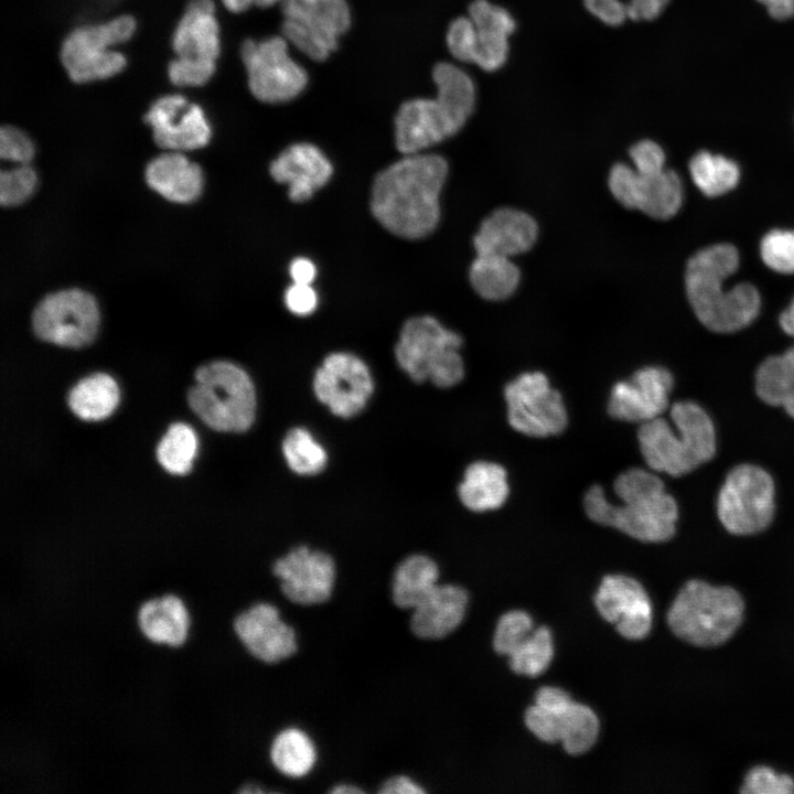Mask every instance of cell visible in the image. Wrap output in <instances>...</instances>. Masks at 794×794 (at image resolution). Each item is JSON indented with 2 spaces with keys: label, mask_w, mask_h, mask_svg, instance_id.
<instances>
[{
  "label": "cell",
  "mask_w": 794,
  "mask_h": 794,
  "mask_svg": "<svg viewBox=\"0 0 794 794\" xmlns=\"http://www.w3.org/2000/svg\"><path fill=\"white\" fill-rule=\"evenodd\" d=\"M447 47L454 60L463 63H473L478 34L469 15L458 17L451 21L446 34Z\"/></svg>",
  "instance_id": "obj_44"
},
{
  "label": "cell",
  "mask_w": 794,
  "mask_h": 794,
  "mask_svg": "<svg viewBox=\"0 0 794 794\" xmlns=\"http://www.w3.org/2000/svg\"><path fill=\"white\" fill-rule=\"evenodd\" d=\"M637 208L650 217L668 219L680 208L683 185L677 173L669 169L641 175Z\"/></svg>",
  "instance_id": "obj_34"
},
{
  "label": "cell",
  "mask_w": 794,
  "mask_h": 794,
  "mask_svg": "<svg viewBox=\"0 0 794 794\" xmlns=\"http://www.w3.org/2000/svg\"><path fill=\"white\" fill-rule=\"evenodd\" d=\"M272 572L285 597L301 605L328 601L336 576L334 559L329 554L304 545L276 559Z\"/></svg>",
  "instance_id": "obj_17"
},
{
  "label": "cell",
  "mask_w": 794,
  "mask_h": 794,
  "mask_svg": "<svg viewBox=\"0 0 794 794\" xmlns=\"http://www.w3.org/2000/svg\"><path fill=\"white\" fill-rule=\"evenodd\" d=\"M394 125L395 143L403 154L423 152L463 128L437 97L403 103Z\"/></svg>",
  "instance_id": "obj_19"
},
{
  "label": "cell",
  "mask_w": 794,
  "mask_h": 794,
  "mask_svg": "<svg viewBox=\"0 0 794 794\" xmlns=\"http://www.w3.org/2000/svg\"><path fill=\"white\" fill-rule=\"evenodd\" d=\"M534 631L533 620L524 611L513 610L503 614L494 633V648L497 653L509 655Z\"/></svg>",
  "instance_id": "obj_42"
},
{
  "label": "cell",
  "mask_w": 794,
  "mask_h": 794,
  "mask_svg": "<svg viewBox=\"0 0 794 794\" xmlns=\"http://www.w3.org/2000/svg\"><path fill=\"white\" fill-rule=\"evenodd\" d=\"M137 620L143 635L154 643L180 646L187 636V610L183 601L173 594L143 602Z\"/></svg>",
  "instance_id": "obj_28"
},
{
  "label": "cell",
  "mask_w": 794,
  "mask_h": 794,
  "mask_svg": "<svg viewBox=\"0 0 794 794\" xmlns=\"http://www.w3.org/2000/svg\"><path fill=\"white\" fill-rule=\"evenodd\" d=\"M375 382L368 365L350 352L328 354L312 377V391L318 401L335 417L350 419L368 405Z\"/></svg>",
  "instance_id": "obj_14"
},
{
  "label": "cell",
  "mask_w": 794,
  "mask_h": 794,
  "mask_svg": "<svg viewBox=\"0 0 794 794\" xmlns=\"http://www.w3.org/2000/svg\"><path fill=\"white\" fill-rule=\"evenodd\" d=\"M673 376L664 367L646 366L614 384L608 411L622 421L644 423L661 417L669 404Z\"/></svg>",
  "instance_id": "obj_18"
},
{
  "label": "cell",
  "mask_w": 794,
  "mask_h": 794,
  "mask_svg": "<svg viewBox=\"0 0 794 794\" xmlns=\"http://www.w3.org/2000/svg\"><path fill=\"white\" fill-rule=\"evenodd\" d=\"M35 155V146L22 129L3 125L0 129V157L18 164H30Z\"/></svg>",
  "instance_id": "obj_47"
},
{
  "label": "cell",
  "mask_w": 794,
  "mask_h": 794,
  "mask_svg": "<svg viewBox=\"0 0 794 794\" xmlns=\"http://www.w3.org/2000/svg\"><path fill=\"white\" fill-rule=\"evenodd\" d=\"M383 794H418L425 790L406 775H396L387 779L379 787Z\"/></svg>",
  "instance_id": "obj_53"
},
{
  "label": "cell",
  "mask_w": 794,
  "mask_h": 794,
  "mask_svg": "<svg viewBox=\"0 0 794 794\" xmlns=\"http://www.w3.org/2000/svg\"><path fill=\"white\" fill-rule=\"evenodd\" d=\"M584 8L598 20L610 26H619L629 19L626 3L621 0H582Z\"/></svg>",
  "instance_id": "obj_51"
},
{
  "label": "cell",
  "mask_w": 794,
  "mask_h": 794,
  "mask_svg": "<svg viewBox=\"0 0 794 794\" xmlns=\"http://www.w3.org/2000/svg\"><path fill=\"white\" fill-rule=\"evenodd\" d=\"M234 631L247 651L265 663L281 662L298 650L294 630L270 603L254 604L238 614Z\"/></svg>",
  "instance_id": "obj_21"
},
{
  "label": "cell",
  "mask_w": 794,
  "mask_h": 794,
  "mask_svg": "<svg viewBox=\"0 0 794 794\" xmlns=\"http://www.w3.org/2000/svg\"><path fill=\"white\" fill-rule=\"evenodd\" d=\"M136 30V19L129 14L73 29L64 37L60 51L61 63L69 79L88 84L121 73L127 58L116 47L128 42Z\"/></svg>",
  "instance_id": "obj_8"
},
{
  "label": "cell",
  "mask_w": 794,
  "mask_h": 794,
  "mask_svg": "<svg viewBox=\"0 0 794 794\" xmlns=\"http://www.w3.org/2000/svg\"><path fill=\"white\" fill-rule=\"evenodd\" d=\"M738 266V250L730 244L706 247L688 260L685 275L688 301L698 320L711 331H738L759 313L760 294L751 283L722 287Z\"/></svg>",
  "instance_id": "obj_3"
},
{
  "label": "cell",
  "mask_w": 794,
  "mask_h": 794,
  "mask_svg": "<svg viewBox=\"0 0 794 794\" xmlns=\"http://www.w3.org/2000/svg\"><path fill=\"white\" fill-rule=\"evenodd\" d=\"M289 272L293 282L311 285L316 276V267L309 258L298 257L291 261Z\"/></svg>",
  "instance_id": "obj_54"
},
{
  "label": "cell",
  "mask_w": 794,
  "mask_h": 794,
  "mask_svg": "<svg viewBox=\"0 0 794 794\" xmlns=\"http://www.w3.org/2000/svg\"><path fill=\"white\" fill-rule=\"evenodd\" d=\"M608 184L611 194L621 205L631 210L637 208L641 176L633 167L615 163L609 172Z\"/></svg>",
  "instance_id": "obj_46"
},
{
  "label": "cell",
  "mask_w": 794,
  "mask_h": 794,
  "mask_svg": "<svg viewBox=\"0 0 794 794\" xmlns=\"http://www.w3.org/2000/svg\"><path fill=\"white\" fill-rule=\"evenodd\" d=\"M147 185L165 200L189 204L204 189L202 168L181 151H165L150 160L144 169Z\"/></svg>",
  "instance_id": "obj_25"
},
{
  "label": "cell",
  "mask_w": 794,
  "mask_h": 794,
  "mask_svg": "<svg viewBox=\"0 0 794 794\" xmlns=\"http://www.w3.org/2000/svg\"><path fill=\"white\" fill-rule=\"evenodd\" d=\"M318 302V293L311 285L293 282L285 292V304L296 315L311 314Z\"/></svg>",
  "instance_id": "obj_50"
},
{
  "label": "cell",
  "mask_w": 794,
  "mask_h": 794,
  "mask_svg": "<svg viewBox=\"0 0 794 794\" xmlns=\"http://www.w3.org/2000/svg\"><path fill=\"white\" fill-rule=\"evenodd\" d=\"M438 565L427 555L415 554L401 560L393 576L391 597L401 609L417 607L438 584Z\"/></svg>",
  "instance_id": "obj_30"
},
{
  "label": "cell",
  "mask_w": 794,
  "mask_h": 794,
  "mask_svg": "<svg viewBox=\"0 0 794 794\" xmlns=\"http://www.w3.org/2000/svg\"><path fill=\"white\" fill-rule=\"evenodd\" d=\"M37 174L30 164H18L0 173V203L14 207L25 203L35 192Z\"/></svg>",
  "instance_id": "obj_41"
},
{
  "label": "cell",
  "mask_w": 794,
  "mask_h": 794,
  "mask_svg": "<svg viewBox=\"0 0 794 794\" xmlns=\"http://www.w3.org/2000/svg\"><path fill=\"white\" fill-rule=\"evenodd\" d=\"M216 72V65L174 57L168 64V77L176 87H200Z\"/></svg>",
  "instance_id": "obj_48"
},
{
  "label": "cell",
  "mask_w": 794,
  "mask_h": 794,
  "mask_svg": "<svg viewBox=\"0 0 794 794\" xmlns=\"http://www.w3.org/2000/svg\"><path fill=\"white\" fill-rule=\"evenodd\" d=\"M432 79L437 88L436 97L464 127L476 105L473 78L454 63L439 62L432 68Z\"/></svg>",
  "instance_id": "obj_31"
},
{
  "label": "cell",
  "mask_w": 794,
  "mask_h": 794,
  "mask_svg": "<svg viewBox=\"0 0 794 794\" xmlns=\"http://www.w3.org/2000/svg\"><path fill=\"white\" fill-rule=\"evenodd\" d=\"M717 514L733 535H751L766 528L774 515V483L770 474L751 464L732 469L719 491Z\"/></svg>",
  "instance_id": "obj_12"
},
{
  "label": "cell",
  "mask_w": 794,
  "mask_h": 794,
  "mask_svg": "<svg viewBox=\"0 0 794 794\" xmlns=\"http://www.w3.org/2000/svg\"><path fill=\"white\" fill-rule=\"evenodd\" d=\"M196 447V436L190 426L172 423L158 444L157 458L168 472L185 474L192 466Z\"/></svg>",
  "instance_id": "obj_39"
},
{
  "label": "cell",
  "mask_w": 794,
  "mask_h": 794,
  "mask_svg": "<svg viewBox=\"0 0 794 794\" xmlns=\"http://www.w3.org/2000/svg\"><path fill=\"white\" fill-rule=\"evenodd\" d=\"M171 46L175 57L216 65L221 55V29L214 0H190L180 17Z\"/></svg>",
  "instance_id": "obj_23"
},
{
  "label": "cell",
  "mask_w": 794,
  "mask_h": 794,
  "mask_svg": "<svg viewBox=\"0 0 794 794\" xmlns=\"http://www.w3.org/2000/svg\"><path fill=\"white\" fill-rule=\"evenodd\" d=\"M613 490L621 501L619 505L607 500L602 486L588 490L583 507L591 521L644 543H662L674 536L677 504L655 473L629 469L615 479Z\"/></svg>",
  "instance_id": "obj_2"
},
{
  "label": "cell",
  "mask_w": 794,
  "mask_h": 794,
  "mask_svg": "<svg viewBox=\"0 0 794 794\" xmlns=\"http://www.w3.org/2000/svg\"><path fill=\"white\" fill-rule=\"evenodd\" d=\"M755 390L764 403L782 407L794 418V346L763 361L755 374Z\"/></svg>",
  "instance_id": "obj_32"
},
{
  "label": "cell",
  "mask_w": 794,
  "mask_h": 794,
  "mask_svg": "<svg viewBox=\"0 0 794 794\" xmlns=\"http://www.w3.org/2000/svg\"><path fill=\"white\" fill-rule=\"evenodd\" d=\"M273 765L285 775L301 777L308 774L316 760V751L309 736L300 729L280 731L270 748Z\"/></svg>",
  "instance_id": "obj_36"
},
{
  "label": "cell",
  "mask_w": 794,
  "mask_h": 794,
  "mask_svg": "<svg viewBox=\"0 0 794 794\" xmlns=\"http://www.w3.org/2000/svg\"><path fill=\"white\" fill-rule=\"evenodd\" d=\"M509 494L507 473L494 462L475 461L466 466L458 486L461 503L470 511L483 513L500 508Z\"/></svg>",
  "instance_id": "obj_27"
},
{
  "label": "cell",
  "mask_w": 794,
  "mask_h": 794,
  "mask_svg": "<svg viewBox=\"0 0 794 794\" xmlns=\"http://www.w3.org/2000/svg\"><path fill=\"white\" fill-rule=\"evenodd\" d=\"M281 452L287 466L297 475L314 476L328 464V451L305 427L289 429L281 441Z\"/></svg>",
  "instance_id": "obj_35"
},
{
  "label": "cell",
  "mask_w": 794,
  "mask_h": 794,
  "mask_svg": "<svg viewBox=\"0 0 794 794\" xmlns=\"http://www.w3.org/2000/svg\"><path fill=\"white\" fill-rule=\"evenodd\" d=\"M669 0H630L626 3L627 17L633 21H651L656 19L668 4Z\"/></svg>",
  "instance_id": "obj_52"
},
{
  "label": "cell",
  "mask_w": 794,
  "mask_h": 794,
  "mask_svg": "<svg viewBox=\"0 0 794 794\" xmlns=\"http://www.w3.org/2000/svg\"><path fill=\"white\" fill-rule=\"evenodd\" d=\"M740 792L750 794H790L794 792V781L786 774L776 773L772 768L759 765L748 772Z\"/></svg>",
  "instance_id": "obj_45"
},
{
  "label": "cell",
  "mask_w": 794,
  "mask_h": 794,
  "mask_svg": "<svg viewBox=\"0 0 794 794\" xmlns=\"http://www.w3.org/2000/svg\"><path fill=\"white\" fill-rule=\"evenodd\" d=\"M633 168L641 175H651L665 169V153L653 140H640L629 150Z\"/></svg>",
  "instance_id": "obj_49"
},
{
  "label": "cell",
  "mask_w": 794,
  "mask_h": 794,
  "mask_svg": "<svg viewBox=\"0 0 794 794\" xmlns=\"http://www.w3.org/2000/svg\"><path fill=\"white\" fill-rule=\"evenodd\" d=\"M670 418L674 427L662 416L641 423L637 440L652 471L680 476L713 457L716 433L710 417L693 401L675 403Z\"/></svg>",
  "instance_id": "obj_4"
},
{
  "label": "cell",
  "mask_w": 794,
  "mask_h": 794,
  "mask_svg": "<svg viewBox=\"0 0 794 794\" xmlns=\"http://www.w3.org/2000/svg\"><path fill=\"white\" fill-rule=\"evenodd\" d=\"M106 1H114V0H106Z\"/></svg>",
  "instance_id": "obj_59"
},
{
  "label": "cell",
  "mask_w": 794,
  "mask_h": 794,
  "mask_svg": "<svg viewBox=\"0 0 794 794\" xmlns=\"http://www.w3.org/2000/svg\"><path fill=\"white\" fill-rule=\"evenodd\" d=\"M554 656L551 632L546 626L534 629L530 635L509 655L512 669L526 676H538L544 673Z\"/></svg>",
  "instance_id": "obj_40"
},
{
  "label": "cell",
  "mask_w": 794,
  "mask_h": 794,
  "mask_svg": "<svg viewBox=\"0 0 794 794\" xmlns=\"http://www.w3.org/2000/svg\"><path fill=\"white\" fill-rule=\"evenodd\" d=\"M99 323L97 300L79 288L46 294L36 303L31 315L33 332L40 340L71 348L90 344Z\"/></svg>",
  "instance_id": "obj_11"
},
{
  "label": "cell",
  "mask_w": 794,
  "mask_h": 794,
  "mask_svg": "<svg viewBox=\"0 0 794 794\" xmlns=\"http://www.w3.org/2000/svg\"><path fill=\"white\" fill-rule=\"evenodd\" d=\"M239 52L248 88L259 101L287 103L305 89L308 73L290 56L289 42L282 35L245 40Z\"/></svg>",
  "instance_id": "obj_10"
},
{
  "label": "cell",
  "mask_w": 794,
  "mask_h": 794,
  "mask_svg": "<svg viewBox=\"0 0 794 794\" xmlns=\"http://www.w3.org/2000/svg\"><path fill=\"white\" fill-rule=\"evenodd\" d=\"M763 3L770 15L777 20L794 17V0H758Z\"/></svg>",
  "instance_id": "obj_55"
},
{
  "label": "cell",
  "mask_w": 794,
  "mask_h": 794,
  "mask_svg": "<svg viewBox=\"0 0 794 794\" xmlns=\"http://www.w3.org/2000/svg\"><path fill=\"white\" fill-rule=\"evenodd\" d=\"M780 325L785 333L794 336V299L780 315Z\"/></svg>",
  "instance_id": "obj_57"
},
{
  "label": "cell",
  "mask_w": 794,
  "mask_h": 794,
  "mask_svg": "<svg viewBox=\"0 0 794 794\" xmlns=\"http://www.w3.org/2000/svg\"><path fill=\"white\" fill-rule=\"evenodd\" d=\"M271 178L288 187L292 202L302 203L326 185L333 165L323 151L309 142H296L283 149L270 163Z\"/></svg>",
  "instance_id": "obj_22"
},
{
  "label": "cell",
  "mask_w": 794,
  "mask_h": 794,
  "mask_svg": "<svg viewBox=\"0 0 794 794\" xmlns=\"http://www.w3.org/2000/svg\"><path fill=\"white\" fill-rule=\"evenodd\" d=\"M466 605L468 593L463 588L454 584H437L414 608L410 629L420 639H442L460 625Z\"/></svg>",
  "instance_id": "obj_26"
},
{
  "label": "cell",
  "mask_w": 794,
  "mask_h": 794,
  "mask_svg": "<svg viewBox=\"0 0 794 794\" xmlns=\"http://www.w3.org/2000/svg\"><path fill=\"white\" fill-rule=\"evenodd\" d=\"M764 264L781 273H794V230L774 229L761 240Z\"/></svg>",
  "instance_id": "obj_43"
},
{
  "label": "cell",
  "mask_w": 794,
  "mask_h": 794,
  "mask_svg": "<svg viewBox=\"0 0 794 794\" xmlns=\"http://www.w3.org/2000/svg\"><path fill=\"white\" fill-rule=\"evenodd\" d=\"M462 339L431 315L408 319L400 329L394 355L399 368L416 383L450 388L464 377Z\"/></svg>",
  "instance_id": "obj_6"
},
{
  "label": "cell",
  "mask_w": 794,
  "mask_h": 794,
  "mask_svg": "<svg viewBox=\"0 0 794 794\" xmlns=\"http://www.w3.org/2000/svg\"><path fill=\"white\" fill-rule=\"evenodd\" d=\"M527 728L541 741L561 742L572 755L592 748L599 734V719L586 705L568 694L546 705H533L525 713Z\"/></svg>",
  "instance_id": "obj_15"
},
{
  "label": "cell",
  "mask_w": 794,
  "mask_h": 794,
  "mask_svg": "<svg viewBox=\"0 0 794 794\" xmlns=\"http://www.w3.org/2000/svg\"><path fill=\"white\" fill-rule=\"evenodd\" d=\"M511 427L529 437L546 438L562 432L568 415L560 393L541 372H525L504 388Z\"/></svg>",
  "instance_id": "obj_13"
},
{
  "label": "cell",
  "mask_w": 794,
  "mask_h": 794,
  "mask_svg": "<svg viewBox=\"0 0 794 794\" xmlns=\"http://www.w3.org/2000/svg\"><path fill=\"white\" fill-rule=\"evenodd\" d=\"M744 603L730 587L688 581L674 599L667 622L679 639L696 646L722 644L742 622Z\"/></svg>",
  "instance_id": "obj_7"
},
{
  "label": "cell",
  "mask_w": 794,
  "mask_h": 794,
  "mask_svg": "<svg viewBox=\"0 0 794 794\" xmlns=\"http://www.w3.org/2000/svg\"><path fill=\"white\" fill-rule=\"evenodd\" d=\"M538 238V225L528 213L501 207L486 216L473 238L476 254H497L507 257L532 249Z\"/></svg>",
  "instance_id": "obj_24"
},
{
  "label": "cell",
  "mask_w": 794,
  "mask_h": 794,
  "mask_svg": "<svg viewBox=\"0 0 794 794\" xmlns=\"http://www.w3.org/2000/svg\"><path fill=\"white\" fill-rule=\"evenodd\" d=\"M599 613L629 640L645 637L652 627L651 600L635 579L624 575L605 576L594 597Z\"/></svg>",
  "instance_id": "obj_20"
},
{
  "label": "cell",
  "mask_w": 794,
  "mask_h": 794,
  "mask_svg": "<svg viewBox=\"0 0 794 794\" xmlns=\"http://www.w3.org/2000/svg\"><path fill=\"white\" fill-rule=\"evenodd\" d=\"M187 401L197 417L217 431L244 432L255 421V385L243 367L229 361L200 366Z\"/></svg>",
  "instance_id": "obj_5"
},
{
  "label": "cell",
  "mask_w": 794,
  "mask_h": 794,
  "mask_svg": "<svg viewBox=\"0 0 794 794\" xmlns=\"http://www.w3.org/2000/svg\"><path fill=\"white\" fill-rule=\"evenodd\" d=\"M331 793L344 794V793H363V790L356 785L348 783H342L333 786L330 790Z\"/></svg>",
  "instance_id": "obj_58"
},
{
  "label": "cell",
  "mask_w": 794,
  "mask_h": 794,
  "mask_svg": "<svg viewBox=\"0 0 794 794\" xmlns=\"http://www.w3.org/2000/svg\"><path fill=\"white\" fill-rule=\"evenodd\" d=\"M144 121L157 146L168 151L201 149L212 138L204 109L178 93L154 99L144 114Z\"/></svg>",
  "instance_id": "obj_16"
},
{
  "label": "cell",
  "mask_w": 794,
  "mask_h": 794,
  "mask_svg": "<svg viewBox=\"0 0 794 794\" xmlns=\"http://www.w3.org/2000/svg\"><path fill=\"white\" fill-rule=\"evenodd\" d=\"M468 15L476 29L478 49L509 46L508 37L516 29V21L508 10L489 0H474L469 6Z\"/></svg>",
  "instance_id": "obj_37"
},
{
  "label": "cell",
  "mask_w": 794,
  "mask_h": 794,
  "mask_svg": "<svg viewBox=\"0 0 794 794\" xmlns=\"http://www.w3.org/2000/svg\"><path fill=\"white\" fill-rule=\"evenodd\" d=\"M447 160L436 153L404 154L374 179L371 210L389 233L406 239L430 235L440 221Z\"/></svg>",
  "instance_id": "obj_1"
},
{
  "label": "cell",
  "mask_w": 794,
  "mask_h": 794,
  "mask_svg": "<svg viewBox=\"0 0 794 794\" xmlns=\"http://www.w3.org/2000/svg\"><path fill=\"white\" fill-rule=\"evenodd\" d=\"M473 290L489 301L509 298L518 288L521 271L511 257L497 254H476L469 268Z\"/></svg>",
  "instance_id": "obj_29"
},
{
  "label": "cell",
  "mask_w": 794,
  "mask_h": 794,
  "mask_svg": "<svg viewBox=\"0 0 794 794\" xmlns=\"http://www.w3.org/2000/svg\"><path fill=\"white\" fill-rule=\"evenodd\" d=\"M689 172L696 186L707 196L727 193L737 185L740 176L733 161L707 151H700L691 158Z\"/></svg>",
  "instance_id": "obj_38"
},
{
  "label": "cell",
  "mask_w": 794,
  "mask_h": 794,
  "mask_svg": "<svg viewBox=\"0 0 794 794\" xmlns=\"http://www.w3.org/2000/svg\"><path fill=\"white\" fill-rule=\"evenodd\" d=\"M119 389L108 374L96 373L79 380L69 391L68 406L84 420H100L117 407Z\"/></svg>",
  "instance_id": "obj_33"
},
{
  "label": "cell",
  "mask_w": 794,
  "mask_h": 794,
  "mask_svg": "<svg viewBox=\"0 0 794 794\" xmlns=\"http://www.w3.org/2000/svg\"><path fill=\"white\" fill-rule=\"evenodd\" d=\"M283 0H222L223 6L233 13H242L251 7L269 8Z\"/></svg>",
  "instance_id": "obj_56"
},
{
  "label": "cell",
  "mask_w": 794,
  "mask_h": 794,
  "mask_svg": "<svg viewBox=\"0 0 794 794\" xmlns=\"http://www.w3.org/2000/svg\"><path fill=\"white\" fill-rule=\"evenodd\" d=\"M282 36L313 61L326 60L351 26L346 0H283Z\"/></svg>",
  "instance_id": "obj_9"
}]
</instances>
